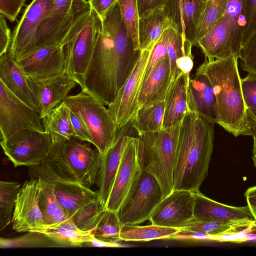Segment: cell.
Returning a JSON list of instances; mask_svg holds the SVG:
<instances>
[{"mask_svg":"<svg viewBox=\"0 0 256 256\" xmlns=\"http://www.w3.org/2000/svg\"><path fill=\"white\" fill-rule=\"evenodd\" d=\"M1 248H60L48 236L40 231H30L18 237L0 238Z\"/></svg>","mask_w":256,"mask_h":256,"instance_id":"cell-35","label":"cell"},{"mask_svg":"<svg viewBox=\"0 0 256 256\" xmlns=\"http://www.w3.org/2000/svg\"><path fill=\"white\" fill-rule=\"evenodd\" d=\"M234 54L222 59L204 62L196 72L208 78L216 97L220 126L234 136H252L256 130L250 124L241 88L238 60Z\"/></svg>","mask_w":256,"mask_h":256,"instance_id":"cell-4","label":"cell"},{"mask_svg":"<svg viewBox=\"0 0 256 256\" xmlns=\"http://www.w3.org/2000/svg\"><path fill=\"white\" fill-rule=\"evenodd\" d=\"M38 180L40 184L38 204L44 225V230L57 226L70 218L56 196L54 184Z\"/></svg>","mask_w":256,"mask_h":256,"instance_id":"cell-29","label":"cell"},{"mask_svg":"<svg viewBox=\"0 0 256 256\" xmlns=\"http://www.w3.org/2000/svg\"><path fill=\"white\" fill-rule=\"evenodd\" d=\"M170 30L171 27L168 28L152 48L146 65L142 84L146 80L157 64L161 60L168 56L167 44Z\"/></svg>","mask_w":256,"mask_h":256,"instance_id":"cell-45","label":"cell"},{"mask_svg":"<svg viewBox=\"0 0 256 256\" xmlns=\"http://www.w3.org/2000/svg\"><path fill=\"white\" fill-rule=\"evenodd\" d=\"M36 110L42 119L65 101L72 88L78 84L67 71L60 75L44 79L28 78Z\"/></svg>","mask_w":256,"mask_h":256,"instance_id":"cell-14","label":"cell"},{"mask_svg":"<svg viewBox=\"0 0 256 256\" xmlns=\"http://www.w3.org/2000/svg\"><path fill=\"white\" fill-rule=\"evenodd\" d=\"M214 126L190 111L184 116L178 142L174 190L200 191L208 174L213 150Z\"/></svg>","mask_w":256,"mask_h":256,"instance_id":"cell-2","label":"cell"},{"mask_svg":"<svg viewBox=\"0 0 256 256\" xmlns=\"http://www.w3.org/2000/svg\"><path fill=\"white\" fill-rule=\"evenodd\" d=\"M22 186L18 182H0V230L12 222L16 200Z\"/></svg>","mask_w":256,"mask_h":256,"instance_id":"cell-36","label":"cell"},{"mask_svg":"<svg viewBox=\"0 0 256 256\" xmlns=\"http://www.w3.org/2000/svg\"><path fill=\"white\" fill-rule=\"evenodd\" d=\"M52 144L50 134L30 129L20 130L0 140L4 153L15 167L41 163Z\"/></svg>","mask_w":256,"mask_h":256,"instance_id":"cell-9","label":"cell"},{"mask_svg":"<svg viewBox=\"0 0 256 256\" xmlns=\"http://www.w3.org/2000/svg\"><path fill=\"white\" fill-rule=\"evenodd\" d=\"M26 0H0V14L10 21L14 22Z\"/></svg>","mask_w":256,"mask_h":256,"instance_id":"cell-48","label":"cell"},{"mask_svg":"<svg viewBox=\"0 0 256 256\" xmlns=\"http://www.w3.org/2000/svg\"><path fill=\"white\" fill-rule=\"evenodd\" d=\"M244 0H227L224 18L230 28L234 53L240 58L242 50V37L244 26Z\"/></svg>","mask_w":256,"mask_h":256,"instance_id":"cell-34","label":"cell"},{"mask_svg":"<svg viewBox=\"0 0 256 256\" xmlns=\"http://www.w3.org/2000/svg\"><path fill=\"white\" fill-rule=\"evenodd\" d=\"M131 124L118 130L114 144L104 154L97 181L99 198L105 206L125 149L133 137L126 132Z\"/></svg>","mask_w":256,"mask_h":256,"instance_id":"cell-21","label":"cell"},{"mask_svg":"<svg viewBox=\"0 0 256 256\" xmlns=\"http://www.w3.org/2000/svg\"><path fill=\"white\" fill-rule=\"evenodd\" d=\"M92 8L86 0H52V8L36 34L37 48L64 45L88 21Z\"/></svg>","mask_w":256,"mask_h":256,"instance_id":"cell-6","label":"cell"},{"mask_svg":"<svg viewBox=\"0 0 256 256\" xmlns=\"http://www.w3.org/2000/svg\"><path fill=\"white\" fill-rule=\"evenodd\" d=\"M122 19L135 50H140L138 38L140 15L138 0H118Z\"/></svg>","mask_w":256,"mask_h":256,"instance_id":"cell-39","label":"cell"},{"mask_svg":"<svg viewBox=\"0 0 256 256\" xmlns=\"http://www.w3.org/2000/svg\"><path fill=\"white\" fill-rule=\"evenodd\" d=\"M52 5V0H32L26 6L12 36L8 53L13 59L37 49V32Z\"/></svg>","mask_w":256,"mask_h":256,"instance_id":"cell-13","label":"cell"},{"mask_svg":"<svg viewBox=\"0 0 256 256\" xmlns=\"http://www.w3.org/2000/svg\"><path fill=\"white\" fill-rule=\"evenodd\" d=\"M23 129L44 132L37 111L14 96L0 81L1 140Z\"/></svg>","mask_w":256,"mask_h":256,"instance_id":"cell-12","label":"cell"},{"mask_svg":"<svg viewBox=\"0 0 256 256\" xmlns=\"http://www.w3.org/2000/svg\"><path fill=\"white\" fill-rule=\"evenodd\" d=\"M106 210L100 200L92 202L78 210L71 218L75 225L84 231L93 230Z\"/></svg>","mask_w":256,"mask_h":256,"instance_id":"cell-40","label":"cell"},{"mask_svg":"<svg viewBox=\"0 0 256 256\" xmlns=\"http://www.w3.org/2000/svg\"><path fill=\"white\" fill-rule=\"evenodd\" d=\"M255 220L242 222H226L212 220H197L193 218L180 230L200 232L210 234H220L236 228L245 227Z\"/></svg>","mask_w":256,"mask_h":256,"instance_id":"cell-41","label":"cell"},{"mask_svg":"<svg viewBox=\"0 0 256 256\" xmlns=\"http://www.w3.org/2000/svg\"><path fill=\"white\" fill-rule=\"evenodd\" d=\"M256 34V0H244V26L242 37V50Z\"/></svg>","mask_w":256,"mask_h":256,"instance_id":"cell-44","label":"cell"},{"mask_svg":"<svg viewBox=\"0 0 256 256\" xmlns=\"http://www.w3.org/2000/svg\"><path fill=\"white\" fill-rule=\"evenodd\" d=\"M164 101H158L139 108L132 121V127L138 134L155 132L163 129Z\"/></svg>","mask_w":256,"mask_h":256,"instance_id":"cell-31","label":"cell"},{"mask_svg":"<svg viewBox=\"0 0 256 256\" xmlns=\"http://www.w3.org/2000/svg\"><path fill=\"white\" fill-rule=\"evenodd\" d=\"M142 172L137 156V137L133 136L122 158L106 205V210L117 212Z\"/></svg>","mask_w":256,"mask_h":256,"instance_id":"cell-18","label":"cell"},{"mask_svg":"<svg viewBox=\"0 0 256 256\" xmlns=\"http://www.w3.org/2000/svg\"><path fill=\"white\" fill-rule=\"evenodd\" d=\"M241 88L248 120L256 130V74L241 78Z\"/></svg>","mask_w":256,"mask_h":256,"instance_id":"cell-43","label":"cell"},{"mask_svg":"<svg viewBox=\"0 0 256 256\" xmlns=\"http://www.w3.org/2000/svg\"><path fill=\"white\" fill-rule=\"evenodd\" d=\"M194 218L226 222L254 220L248 205L234 206L213 200L200 191L194 192Z\"/></svg>","mask_w":256,"mask_h":256,"instance_id":"cell-22","label":"cell"},{"mask_svg":"<svg viewBox=\"0 0 256 256\" xmlns=\"http://www.w3.org/2000/svg\"><path fill=\"white\" fill-rule=\"evenodd\" d=\"M117 212L106 210L92 232L94 236L100 240L119 242L122 226Z\"/></svg>","mask_w":256,"mask_h":256,"instance_id":"cell-37","label":"cell"},{"mask_svg":"<svg viewBox=\"0 0 256 256\" xmlns=\"http://www.w3.org/2000/svg\"><path fill=\"white\" fill-rule=\"evenodd\" d=\"M244 196H256V186L250 187L247 189L244 194Z\"/></svg>","mask_w":256,"mask_h":256,"instance_id":"cell-57","label":"cell"},{"mask_svg":"<svg viewBox=\"0 0 256 256\" xmlns=\"http://www.w3.org/2000/svg\"><path fill=\"white\" fill-rule=\"evenodd\" d=\"M193 56H184L176 59V62L178 70L189 74L193 68Z\"/></svg>","mask_w":256,"mask_h":256,"instance_id":"cell-54","label":"cell"},{"mask_svg":"<svg viewBox=\"0 0 256 256\" xmlns=\"http://www.w3.org/2000/svg\"><path fill=\"white\" fill-rule=\"evenodd\" d=\"M206 5L205 0H165L162 7L170 27L194 46L197 28Z\"/></svg>","mask_w":256,"mask_h":256,"instance_id":"cell-19","label":"cell"},{"mask_svg":"<svg viewBox=\"0 0 256 256\" xmlns=\"http://www.w3.org/2000/svg\"><path fill=\"white\" fill-rule=\"evenodd\" d=\"M227 0H209L198 24L194 46L210 29L224 16Z\"/></svg>","mask_w":256,"mask_h":256,"instance_id":"cell-38","label":"cell"},{"mask_svg":"<svg viewBox=\"0 0 256 256\" xmlns=\"http://www.w3.org/2000/svg\"><path fill=\"white\" fill-rule=\"evenodd\" d=\"M165 0H138L139 15L158 8L162 7Z\"/></svg>","mask_w":256,"mask_h":256,"instance_id":"cell-52","label":"cell"},{"mask_svg":"<svg viewBox=\"0 0 256 256\" xmlns=\"http://www.w3.org/2000/svg\"><path fill=\"white\" fill-rule=\"evenodd\" d=\"M205 59H222L234 54L230 28L224 16L197 42Z\"/></svg>","mask_w":256,"mask_h":256,"instance_id":"cell-25","label":"cell"},{"mask_svg":"<svg viewBox=\"0 0 256 256\" xmlns=\"http://www.w3.org/2000/svg\"><path fill=\"white\" fill-rule=\"evenodd\" d=\"M254 140L253 148H252V160L254 166L256 169V130L252 136Z\"/></svg>","mask_w":256,"mask_h":256,"instance_id":"cell-56","label":"cell"},{"mask_svg":"<svg viewBox=\"0 0 256 256\" xmlns=\"http://www.w3.org/2000/svg\"><path fill=\"white\" fill-rule=\"evenodd\" d=\"M180 229L152 224L148 226L123 225L120 233L121 241H150L168 239Z\"/></svg>","mask_w":256,"mask_h":256,"instance_id":"cell-33","label":"cell"},{"mask_svg":"<svg viewBox=\"0 0 256 256\" xmlns=\"http://www.w3.org/2000/svg\"><path fill=\"white\" fill-rule=\"evenodd\" d=\"M82 246L88 247H108V248H122L124 247L120 242H106L96 238L93 234L90 235L87 242L82 244Z\"/></svg>","mask_w":256,"mask_h":256,"instance_id":"cell-53","label":"cell"},{"mask_svg":"<svg viewBox=\"0 0 256 256\" xmlns=\"http://www.w3.org/2000/svg\"><path fill=\"white\" fill-rule=\"evenodd\" d=\"M52 183L55 185L54 192L58 200L70 218L85 205L100 200L98 192L78 182L58 180Z\"/></svg>","mask_w":256,"mask_h":256,"instance_id":"cell-27","label":"cell"},{"mask_svg":"<svg viewBox=\"0 0 256 256\" xmlns=\"http://www.w3.org/2000/svg\"><path fill=\"white\" fill-rule=\"evenodd\" d=\"M206 0V2H208V0Z\"/></svg>","mask_w":256,"mask_h":256,"instance_id":"cell-59","label":"cell"},{"mask_svg":"<svg viewBox=\"0 0 256 256\" xmlns=\"http://www.w3.org/2000/svg\"><path fill=\"white\" fill-rule=\"evenodd\" d=\"M5 18L0 14V56L8 52L12 40L10 30Z\"/></svg>","mask_w":256,"mask_h":256,"instance_id":"cell-50","label":"cell"},{"mask_svg":"<svg viewBox=\"0 0 256 256\" xmlns=\"http://www.w3.org/2000/svg\"><path fill=\"white\" fill-rule=\"evenodd\" d=\"M170 27L162 6L150 10L140 16L138 38L140 50L154 46L164 32Z\"/></svg>","mask_w":256,"mask_h":256,"instance_id":"cell-28","label":"cell"},{"mask_svg":"<svg viewBox=\"0 0 256 256\" xmlns=\"http://www.w3.org/2000/svg\"><path fill=\"white\" fill-rule=\"evenodd\" d=\"M190 76L181 72L172 78L164 100L163 128L180 123L188 111V88Z\"/></svg>","mask_w":256,"mask_h":256,"instance_id":"cell-23","label":"cell"},{"mask_svg":"<svg viewBox=\"0 0 256 256\" xmlns=\"http://www.w3.org/2000/svg\"><path fill=\"white\" fill-rule=\"evenodd\" d=\"M40 184L38 179L26 180L16 200L12 222L17 232L42 231L44 228L38 204Z\"/></svg>","mask_w":256,"mask_h":256,"instance_id":"cell-15","label":"cell"},{"mask_svg":"<svg viewBox=\"0 0 256 256\" xmlns=\"http://www.w3.org/2000/svg\"><path fill=\"white\" fill-rule=\"evenodd\" d=\"M70 120L74 137L84 142H92L89 131L83 120L70 110Z\"/></svg>","mask_w":256,"mask_h":256,"instance_id":"cell-49","label":"cell"},{"mask_svg":"<svg viewBox=\"0 0 256 256\" xmlns=\"http://www.w3.org/2000/svg\"><path fill=\"white\" fill-rule=\"evenodd\" d=\"M164 198L157 179L142 171L136 183L117 211L122 225H137L148 220Z\"/></svg>","mask_w":256,"mask_h":256,"instance_id":"cell-8","label":"cell"},{"mask_svg":"<svg viewBox=\"0 0 256 256\" xmlns=\"http://www.w3.org/2000/svg\"><path fill=\"white\" fill-rule=\"evenodd\" d=\"M194 192L174 190L158 205L150 220L152 224L181 228L194 218Z\"/></svg>","mask_w":256,"mask_h":256,"instance_id":"cell-17","label":"cell"},{"mask_svg":"<svg viewBox=\"0 0 256 256\" xmlns=\"http://www.w3.org/2000/svg\"><path fill=\"white\" fill-rule=\"evenodd\" d=\"M65 102L70 110L84 122L92 144L102 154L106 153L116 140L118 128L104 104L82 90L78 94L68 96Z\"/></svg>","mask_w":256,"mask_h":256,"instance_id":"cell-7","label":"cell"},{"mask_svg":"<svg viewBox=\"0 0 256 256\" xmlns=\"http://www.w3.org/2000/svg\"><path fill=\"white\" fill-rule=\"evenodd\" d=\"M250 241H256V228L252 232L246 235V242Z\"/></svg>","mask_w":256,"mask_h":256,"instance_id":"cell-58","label":"cell"},{"mask_svg":"<svg viewBox=\"0 0 256 256\" xmlns=\"http://www.w3.org/2000/svg\"><path fill=\"white\" fill-rule=\"evenodd\" d=\"M92 9L102 20L108 12L118 2V0H88Z\"/></svg>","mask_w":256,"mask_h":256,"instance_id":"cell-51","label":"cell"},{"mask_svg":"<svg viewBox=\"0 0 256 256\" xmlns=\"http://www.w3.org/2000/svg\"><path fill=\"white\" fill-rule=\"evenodd\" d=\"M94 230L84 231L78 228L71 218L57 226L42 231L57 243L60 248L82 247L87 242Z\"/></svg>","mask_w":256,"mask_h":256,"instance_id":"cell-32","label":"cell"},{"mask_svg":"<svg viewBox=\"0 0 256 256\" xmlns=\"http://www.w3.org/2000/svg\"><path fill=\"white\" fill-rule=\"evenodd\" d=\"M102 20L92 10L84 26L64 46L66 71L80 85L96 41L102 32Z\"/></svg>","mask_w":256,"mask_h":256,"instance_id":"cell-10","label":"cell"},{"mask_svg":"<svg viewBox=\"0 0 256 256\" xmlns=\"http://www.w3.org/2000/svg\"><path fill=\"white\" fill-rule=\"evenodd\" d=\"M104 154L75 137L53 142L46 159L28 167L30 179L78 182L90 188L98 180Z\"/></svg>","mask_w":256,"mask_h":256,"instance_id":"cell-3","label":"cell"},{"mask_svg":"<svg viewBox=\"0 0 256 256\" xmlns=\"http://www.w3.org/2000/svg\"><path fill=\"white\" fill-rule=\"evenodd\" d=\"M192 46L176 30L171 28L167 44V51L172 78L181 72L176 68V59L184 56H192Z\"/></svg>","mask_w":256,"mask_h":256,"instance_id":"cell-42","label":"cell"},{"mask_svg":"<svg viewBox=\"0 0 256 256\" xmlns=\"http://www.w3.org/2000/svg\"><path fill=\"white\" fill-rule=\"evenodd\" d=\"M247 205L250 212L256 221V196H246Z\"/></svg>","mask_w":256,"mask_h":256,"instance_id":"cell-55","label":"cell"},{"mask_svg":"<svg viewBox=\"0 0 256 256\" xmlns=\"http://www.w3.org/2000/svg\"><path fill=\"white\" fill-rule=\"evenodd\" d=\"M0 81L14 96L36 110L28 77L8 52L0 56Z\"/></svg>","mask_w":256,"mask_h":256,"instance_id":"cell-26","label":"cell"},{"mask_svg":"<svg viewBox=\"0 0 256 256\" xmlns=\"http://www.w3.org/2000/svg\"><path fill=\"white\" fill-rule=\"evenodd\" d=\"M172 76L168 56L161 60L143 82L139 93L138 108L144 104L164 101Z\"/></svg>","mask_w":256,"mask_h":256,"instance_id":"cell-24","label":"cell"},{"mask_svg":"<svg viewBox=\"0 0 256 256\" xmlns=\"http://www.w3.org/2000/svg\"><path fill=\"white\" fill-rule=\"evenodd\" d=\"M180 124L137 137L140 168L157 179L164 197L174 188V174Z\"/></svg>","mask_w":256,"mask_h":256,"instance_id":"cell-5","label":"cell"},{"mask_svg":"<svg viewBox=\"0 0 256 256\" xmlns=\"http://www.w3.org/2000/svg\"><path fill=\"white\" fill-rule=\"evenodd\" d=\"M154 46L140 50V56L130 76L114 102L108 106V109L118 130L131 122L138 110L139 93L146 65Z\"/></svg>","mask_w":256,"mask_h":256,"instance_id":"cell-11","label":"cell"},{"mask_svg":"<svg viewBox=\"0 0 256 256\" xmlns=\"http://www.w3.org/2000/svg\"><path fill=\"white\" fill-rule=\"evenodd\" d=\"M215 236L200 232L180 230L170 236L168 239L196 242L215 241Z\"/></svg>","mask_w":256,"mask_h":256,"instance_id":"cell-47","label":"cell"},{"mask_svg":"<svg viewBox=\"0 0 256 256\" xmlns=\"http://www.w3.org/2000/svg\"><path fill=\"white\" fill-rule=\"evenodd\" d=\"M241 68L248 74H256V34L242 50Z\"/></svg>","mask_w":256,"mask_h":256,"instance_id":"cell-46","label":"cell"},{"mask_svg":"<svg viewBox=\"0 0 256 256\" xmlns=\"http://www.w3.org/2000/svg\"><path fill=\"white\" fill-rule=\"evenodd\" d=\"M188 110L213 124H220L216 97L211 84L204 74L196 72L190 77L188 94Z\"/></svg>","mask_w":256,"mask_h":256,"instance_id":"cell-20","label":"cell"},{"mask_svg":"<svg viewBox=\"0 0 256 256\" xmlns=\"http://www.w3.org/2000/svg\"><path fill=\"white\" fill-rule=\"evenodd\" d=\"M102 20V32L80 86L108 106L130 76L140 50L134 48L118 2Z\"/></svg>","mask_w":256,"mask_h":256,"instance_id":"cell-1","label":"cell"},{"mask_svg":"<svg viewBox=\"0 0 256 256\" xmlns=\"http://www.w3.org/2000/svg\"><path fill=\"white\" fill-rule=\"evenodd\" d=\"M44 132L50 134L53 142L74 137L70 120V110L64 102L42 118Z\"/></svg>","mask_w":256,"mask_h":256,"instance_id":"cell-30","label":"cell"},{"mask_svg":"<svg viewBox=\"0 0 256 256\" xmlns=\"http://www.w3.org/2000/svg\"><path fill=\"white\" fill-rule=\"evenodd\" d=\"M28 78L44 79L66 71L64 45L42 47L14 60Z\"/></svg>","mask_w":256,"mask_h":256,"instance_id":"cell-16","label":"cell"}]
</instances>
